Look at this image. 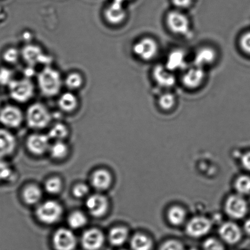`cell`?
I'll use <instances>...</instances> for the list:
<instances>
[{"instance_id": "6da1fadb", "label": "cell", "mask_w": 250, "mask_h": 250, "mask_svg": "<svg viewBox=\"0 0 250 250\" xmlns=\"http://www.w3.org/2000/svg\"><path fill=\"white\" fill-rule=\"evenodd\" d=\"M37 82L41 94L47 98H53L60 94L64 80L57 69L47 65L39 73Z\"/></svg>"}, {"instance_id": "5bb4252c", "label": "cell", "mask_w": 250, "mask_h": 250, "mask_svg": "<svg viewBox=\"0 0 250 250\" xmlns=\"http://www.w3.org/2000/svg\"><path fill=\"white\" fill-rule=\"evenodd\" d=\"M21 57L29 66L34 67L46 59L44 53L40 46L32 43L24 46L21 51Z\"/></svg>"}, {"instance_id": "8d00e7d4", "label": "cell", "mask_w": 250, "mask_h": 250, "mask_svg": "<svg viewBox=\"0 0 250 250\" xmlns=\"http://www.w3.org/2000/svg\"><path fill=\"white\" fill-rule=\"evenodd\" d=\"M203 250H225L222 242L215 238H208L203 243Z\"/></svg>"}, {"instance_id": "9c48e42d", "label": "cell", "mask_w": 250, "mask_h": 250, "mask_svg": "<svg viewBox=\"0 0 250 250\" xmlns=\"http://www.w3.org/2000/svg\"><path fill=\"white\" fill-rule=\"evenodd\" d=\"M127 14L124 4L114 1L106 7L104 11V18L108 25H121L127 18Z\"/></svg>"}, {"instance_id": "8fae6325", "label": "cell", "mask_w": 250, "mask_h": 250, "mask_svg": "<svg viewBox=\"0 0 250 250\" xmlns=\"http://www.w3.org/2000/svg\"><path fill=\"white\" fill-rule=\"evenodd\" d=\"M53 244L56 250H74L77 246V239L71 230L61 228L53 237Z\"/></svg>"}, {"instance_id": "7402d4cb", "label": "cell", "mask_w": 250, "mask_h": 250, "mask_svg": "<svg viewBox=\"0 0 250 250\" xmlns=\"http://www.w3.org/2000/svg\"><path fill=\"white\" fill-rule=\"evenodd\" d=\"M79 104V99L70 91L61 94L58 100V107L63 112L67 113H72L76 110Z\"/></svg>"}, {"instance_id": "44dd1931", "label": "cell", "mask_w": 250, "mask_h": 250, "mask_svg": "<svg viewBox=\"0 0 250 250\" xmlns=\"http://www.w3.org/2000/svg\"><path fill=\"white\" fill-rule=\"evenodd\" d=\"M219 234L223 241L230 245L237 244L242 237L240 228L232 222L224 223L220 228Z\"/></svg>"}, {"instance_id": "83f0119b", "label": "cell", "mask_w": 250, "mask_h": 250, "mask_svg": "<svg viewBox=\"0 0 250 250\" xmlns=\"http://www.w3.org/2000/svg\"><path fill=\"white\" fill-rule=\"evenodd\" d=\"M176 103L175 95L170 92H165L160 94L158 99V104L160 107L165 111L171 110L175 106Z\"/></svg>"}, {"instance_id": "c3c4849f", "label": "cell", "mask_w": 250, "mask_h": 250, "mask_svg": "<svg viewBox=\"0 0 250 250\" xmlns=\"http://www.w3.org/2000/svg\"></svg>"}, {"instance_id": "836d02e7", "label": "cell", "mask_w": 250, "mask_h": 250, "mask_svg": "<svg viewBox=\"0 0 250 250\" xmlns=\"http://www.w3.org/2000/svg\"><path fill=\"white\" fill-rule=\"evenodd\" d=\"M13 171L5 159L0 158V184L8 182L13 177Z\"/></svg>"}, {"instance_id": "e575fe53", "label": "cell", "mask_w": 250, "mask_h": 250, "mask_svg": "<svg viewBox=\"0 0 250 250\" xmlns=\"http://www.w3.org/2000/svg\"><path fill=\"white\" fill-rule=\"evenodd\" d=\"M21 57V52L18 48L10 47L4 50L3 53V59L7 63L14 64L18 62Z\"/></svg>"}, {"instance_id": "d590c367", "label": "cell", "mask_w": 250, "mask_h": 250, "mask_svg": "<svg viewBox=\"0 0 250 250\" xmlns=\"http://www.w3.org/2000/svg\"><path fill=\"white\" fill-rule=\"evenodd\" d=\"M45 188L48 193L57 194L62 188V182L59 178H53L46 182Z\"/></svg>"}, {"instance_id": "f35d334b", "label": "cell", "mask_w": 250, "mask_h": 250, "mask_svg": "<svg viewBox=\"0 0 250 250\" xmlns=\"http://www.w3.org/2000/svg\"><path fill=\"white\" fill-rule=\"evenodd\" d=\"M239 43L242 52L245 54L250 55V31L240 36Z\"/></svg>"}, {"instance_id": "4fadbf2b", "label": "cell", "mask_w": 250, "mask_h": 250, "mask_svg": "<svg viewBox=\"0 0 250 250\" xmlns=\"http://www.w3.org/2000/svg\"><path fill=\"white\" fill-rule=\"evenodd\" d=\"M217 56L215 48L210 46H203L198 48L194 55L193 65L205 69L206 67L214 64Z\"/></svg>"}, {"instance_id": "3957f363", "label": "cell", "mask_w": 250, "mask_h": 250, "mask_svg": "<svg viewBox=\"0 0 250 250\" xmlns=\"http://www.w3.org/2000/svg\"><path fill=\"white\" fill-rule=\"evenodd\" d=\"M25 118L29 127L34 129H42L47 127L52 121L50 111L41 103H35L29 106Z\"/></svg>"}, {"instance_id": "ee69618b", "label": "cell", "mask_w": 250, "mask_h": 250, "mask_svg": "<svg viewBox=\"0 0 250 250\" xmlns=\"http://www.w3.org/2000/svg\"><path fill=\"white\" fill-rule=\"evenodd\" d=\"M244 230L247 234L250 235V219L247 220L244 224Z\"/></svg>"}, {"instance_id": "1f68e13d", "label": "cell", "mask_w": 250, "mask_h": 250, "mask_svg": "<svg viewBox=\"0 0 250 250\" xmlns=\"http://www.w3.org/2000/svg\"><path fill=\"white\" fill-rule=\"evenodd\" d=\"M51 155L56 159H61L64 158L67 154L68 148L67 145L62 141H57L49 148Z\"/></svg>"}, {"instance_id": "f6af8a7d", "label": "cell", "mask_w": 250, "mask_h": 250, "mask_svg": "<svg viewBox=\"0 0 250 250\" xmlns=\"http://www.w3.org/2000/svg\"><path fill=\"white\" fill-rule=\"evenodd\" d=\"M114 1L120 2V3L125 4L126 1H130V0H114Z\"/></svg>"}, {"instance_id": "603a6c76", "label": "cell", "mask_w": 250, "mask_h": 250, "mask_svg": "<svg viewBox=\"0 0 250 250\" xmlns=\"http://www.w3.org/2000/svg\"><path fill=\"white\" fill-rule=\"evenodd\" d=\"M112 178L108 171L99 169L94 172L91 178L92 185L98 190H104L110 186Z\"/></svg>"}, {"instance_id": "4316f807", "label": "cell", "mask_w": 250, "mask_h": 250, "mask_svg": "<svg viewBox=\"0 0 250 250\" xmlns=\"http://www.w3.org/2000/svg\"><path fill=\"white\" fill-rule=\"evenodd\" d=\"M41 197H42V191L37 186H29L24 189L23 198L28 205H35L39 202Z\"/></svg>"}, {"instance_id": "7bdbcfd3", "label": "cell", "mask_w": 250, "mask_h": 250, "mask_svg": "<svg viewBox=\"0 0 250 250\" xmlns=\"http://www.w3.org/2000/svg\"><path fill=\"white\" fill-rule=\"evenodd\" d=\"M242 164L244 168L250 171V152L245 153L242 157Z\"/></svg>"}, {"instance_id": "f546056e", "label": "cell", "mask_w": 250, "mask_h": 250, "mask_svg": "<svg viewBox=\"0 0 250 250\" xmlns=\"http://www.w3.org/2000/svg\"><path fill=\"white\" fill-rule=\"evenodd\" d=\"M68 135V129L62 123L56 124L50 128L48 133L50 139H54L57 141H62Z\"/></svg>"}, {"instance_id": "cb8c5ba5", "label": "cell", "mask_w": 250, "mask_h": 250, "mask_svg": "<svg viewBox=\"0 0 250 250\" xmlns=\"http://www.w3.org/2000/svg\"><path fill=\"white\" fill-rule=\"evenodd\" d=\"M128 236V230L125 228L116 227L109 232L108 240L113 246H121L127 241Z\"/></svg>"}, {"instance_id": "d6986e66", "label": "cell", "mask_w": 250, "mask_h": 250, "mask_svg": "<svg viewBox=\"0 0 250 250\" xmlns=\"http://www.w3.org/2000/svg\"><path fill=\"white\" fill-rule=\"evenodd\" d=\"M16 146V140L13 133L6 128H0V158L5 159L11 155Z\"/></svg>"}, {"instance_id": "bcb514c9", "label": "cell", "mask_w": 250, "mask_h": 250, "mask_svg": "<svg viewBox=\"0 0 250 250\" xmlns=\"http://www.w3.org/2000/svg\"><path fill=\"white\" fill-rule=\"evenodd\" d=\"M1 99H0V106H1Z\"/></svg>"}, {"instance_id": "9a60e30c", "label": "cell", "mask_w": 250, "mask_h": 250, "mask_svg": "<svg viewBox=\"0 0 250 250\" xmlns=\"http://www.w3.org/2000/svg\"><path fill=\"white\" fill-rule=\"evenodd\" d=\"M105 237L103 233L98 229H90L83 233L82 245L86 250H99L103 247Z\"/></svg>"}, {"instance_id": "7a4b0ae2", "label": "cell", "mask_w": 250, "mask_h": 250, "mask_svg": "<svg viewBox=\"0 0 250 250\" xmlns=\"http://www.w3.org/2000/svg\"><path fill=\"white\" fill-rule=\"evenodd\" d=\"M166 24L169 30L174 35L190 37L191 21L184 11L175 9L168 12L166 16Z\"/></svg>"}, {"instance_id": "7c38bea8", "label": "cell", "mask_w": 250, "mask_h": 250, "mask_svg": "<svg viewBox=\"0 0 250 250\" xmlns=\"http://www.w3.org/2000/svg\"><path fill=\"white\" fill-rule=\"evenodd\" d=\"M152 77L157 85L162 88H171L176 84L174 72L168 69L165 64L157 65L153 69Z\"/></svg>"}, {"instance_id": "7dc6e473", "label": "cell", "mask_w": 250, "mask_h": 250, "mask_svg": "<svg viewBox=\"0 0 250 250\" xmlns=\"http://www.w3.org/2000/svg\"><path fill=\"white\" fill-rule=\"evenodd\" d=\"M196 250V249H191V250Z\"/></svg>"}, {"instance_id": "ab89813d", "label": "cell", "mask_w": 250, "mask_h": 250, "mask_svg": "<svg viewBox=\"0 0 250 250\" xmlns=\"http://www.w3.org/2000/svg\"><path fill=\"white\" fill-rule=\"evenodd\" d=\"M12 73L6 68H0V85H5L12 81Z\"/></svg>"}, {"instance_id": "d4e9b609", "label": "cell", "mask_w": 250, "mask_h": 250, "mask_svg": "<svg viewBox=\"0 0 250 250\" xmlns=\"http://www.w3.org/2000/svg\"><path fill=\"white\" fill-rule=\"evenodd\" d=\"M64 84L70 91L79 90L83 85V76L79 72H70L65 77Z\"/></svg>"}, {"instance_id": "f1b7e54d", "label": "cell", "mask_w": 250, "mask_h": 250, "mask_svg": "<svg viewBox=\"0 0 250 250\" xmlns=\"http://www.w3.org/2000/svg\"><path fill=\"white\" fill-rule=\"evenodd\" d=\"M186 217L185 210L179 206H174L168 211V218L172 225L178 226L183 224Z\"/></svg>"}, {"instance_id": "8992f818", "label": "cell", "mask_w": 250, "mask_h": 250, "mask_svg": "<svg viewBox=\"0 0 250 250\" xmlns=\"http://www.w3.org/2000/svg\"><path fill=\"white\" fill-rule=\"evenodd\" d=\"M62 213V206L55 201H47L41 205L36 210V215L40 222L53 224L60 219Z\"/></svg>"}, {"instance_id": "60d3db41", "label": "cell", "mask_w": 250, "mask_h": 250, "mask_svg": "<svg viewBox=\"0 0 250 250\" xmlns=\"http://www.w3.org/2000/svg\"><path fill=\"white\" fill-rule=\"evenodd\" d=\"M194 1L195 0H171L172 3L176 9L182 11L190 8L193 5Z\"/></svg>"}, {"instance_id": "4dcf8cb0", "label": "cell", "mask_w": 250, "mask_h": 250, "mask_svg": "<svg viewBox=\"0 0 250 250\" xmlns=\"http://www.w3.org/2000/svg\"><path fill=\"white\" fill-rule=\"evenodd\" d=\"M87 219L85 215L80 211H75L69 215L68 223L73 229H79L86 225Z\"/></svg>"}, {"instance_id": "30bf717a", "label": "cell", "mask_w": 250, "mask_h": 250, "mask_svg": "<svg viewBox=\"0 0 250 250\" xmlns=\"http://www.w3.org/2000/svg\"><path fill=\"white\" fill-rule=\"evenodd\" d=\"M225 210L230 217L234 219H240L247 214V203L239 194L231 195L226 201Z\"/></svg>"}, {"instance_id": "277c9868", "label": "cell", "mask_w": 250, "mask_h": 250, "mask_svg": "<svg viewBox=\"0 0 250 250\" xmlns=\"http://www.w3.org/2000/svg\"><path fill=\"white\" fill-rule=\"evenodd\" d=\"M8 87L11 99L18 103H28L35 95V84L30 78L13 80Z\"/></svg>"}, {"instance_id": "5b68a950", "label": "cell", "mask_w": 250, "mask_h": 250, "mask_svg": "<svg viewBox=\"0 0 250 250\" xmlns=\"http://www.w3.org/2000/svg\"><path fill=\"white\" fill-rule=\"evenodd\" d=\"M132 52L138 59L149 62L155 59L159 54V45L154 38L144 37L133 44Z\"/></svg>"}, {"instance_id": "52a82bcc", "label": "cell", "mask_w": 250, "mask_h": 250, "mask_svg": "<svg viewBox=\"0 0 250 250\" xmlns=\"http://www.w3.org/2000/svg\"><path fill=\"white\" fill-rule=\"evenodd\" d=\"M24 116L20 108L8 105L0 108V124L6 128H15L22 123Z\"/></svg>"}, {"instance_id": "e0dca14e", "label": "cell", "mask_w": 250, "mask_h": 250, "mask_svg": "<svg viewBox=\"0 0 250 250\" xmlns=\"http://www.w3.org/2000/svg\"><path fill=\"white\" fill-rule=\"evenodd\" d=\"M188 58L184 50L175 49L172 50L167 58L165 66L172 72L185 70L188 66Z\"/></svg>"}, {"instance_id": "b9f144b4", "label": "cell", "mask_w": 250, "mask_h": 250, "mask_svg": "<svg viewBox=\"0 0 250 250\" xmlns=\"http://www.w3.org/2000/svg\"><path fill=\"white\" fill-rule=\"evenodd\" d=\"M89 191L88 187L83 184H78L73 189V194L77 198H83L88 194Z\"/></svg>"}, {"instance_id": "74e56055", "label": "cell", "mask_w": 250, "mask_h": 250, "mask_svg": "<svg viewBox=\"0 0 250 250\" xmlns=\"http://www.w3.org/2000/svg\"><path fill=\"white\" fill-rule=\"evenodd\" d=\"M159 250H186L184 245L176 240H168L163 243Z\"/></svg>"}, {"instance_id": "d6a6232c", "label": "cell", "mask_w": 250, "mask_h": 250, "mask_svg": "<svg viewBox=\"0 0 250 250\" xmlns=\"http://www.w3.org/2000/svg\"><path fill=\"white\" fill-rule=\"evenodd\" d=\"M235 190L240 195H247L250 193V177L242 175L235 181Z\"/></svg>"}, {"instance_id": "ac0fdd59", "label": "cell", "mask_w": 250, "mask_h": 250, "mask_svg": "<svg viewBox=\"0 0 250 250\" xmlns=\"http://www.w3.org/2000/svg\"><path fill=\"white\" fill-rule=\"evenodd\" d=\"M86 206L91 215L100 217L107 211L108 203L105 196L100 194H95L89 196L86 201Z\"/></svg>"}, {"instance_id": "484cf974", "label": "cell", "mask_w": 250, "mask_h": 250, "mask_svg": "<svg viewBox=\"0 0 250 250\" xmlns=\"http://www.w3.org/2000/svg\"><path fill=\"white\" fill-rule=\"evenodd\" d=\"M130 247L132 250H152L153 242L147 235L137 234L131 239Z\"/></svg>"}, {"instance_id": "2e32d148", "label": "cell", "mask_w": 250, "mask_h": 250, "mask_svg": "<svg viewBox=\"0 0 250 250\" xmlns=\"http://www.w3.org/2000/svg\"><path fill=\"white\" fill-rule=\"evenodd\" d=\"M211 229V223L208 218L197 217L192 218L186 227L187 233L190 236L198 238L208 234Z\"/></svg>"}, {"instance_id": "ffe728a7", "label": "cell", "mask_w": 250, "mask_h": 250, "mask_svg": "<svg viewBox=\"0 0 250 250\" xmlns=\"http://www.w3.org/2000/svg\"><path fill=\"white\" fill-rule=\"evenodd\" d=\"M49 140L48 135L36 133L28 137L26 145L29 150L33 154L42 155L49 149Z\"/></svg>"}, {"instance_id": "ba28073f", "label": "cell", "mask_w": 250, "mask_h": 250, "mask_svg": "<svg viewBox=\"0 0 250 250\" xmlns=\"http://www.w3.org/2000/svg\"><path fill=\"white\" fill-rule=\"evenodd\" d=\"M182 75V83L186 88L195 89L202 85L206 79L205 69L192 65L183 71Z\"/></svg>"}]
</instances>
